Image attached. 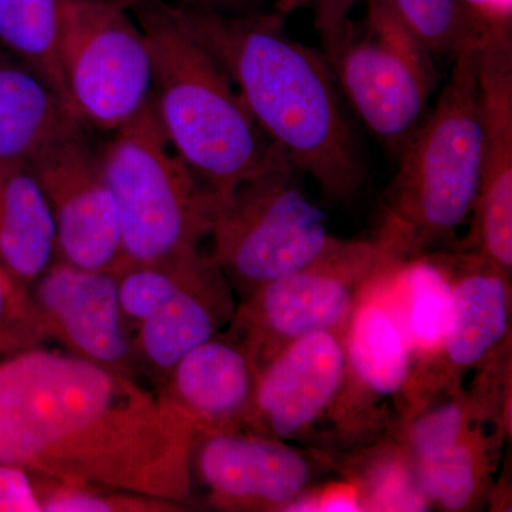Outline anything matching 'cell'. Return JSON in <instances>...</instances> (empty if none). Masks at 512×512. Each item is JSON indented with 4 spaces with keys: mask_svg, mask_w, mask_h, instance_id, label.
<instances>
[{
    "mask_svg": "<svg viewBox=\"0 0 512 512\" xmlns=\"http://www.w3.org/2000/svg\"><path fill=\"white\" fill-rule=\"evenodd\" d=\"M214 264L211 255L200 251L170 261L121 266L117 271L120 306L133 332Z\"/></svg>",
    "mask_w": 512,
    "mask_h": 512,
    "instance_id": "obj_24",
    "label": "cell"
},
{
    "mask_svg": "<svg viewBox=\"0 0 512 512\" xmlns=\"http://www.w3.org/2000/svg\"><path fill=\"white\" fill-rule=\"evenodd\" d=\"M143 2V0H119L121 8L124 9H133L137 3Z\"/></svg>",
    "mask_w": 512,
    "mask_h": 512,
    "instance_id": "obj_33",
    "label": "cell"
},
{
    "mask_svg": "<svg viewBox=\"0 0 512 512\" xmlns=\"http://www.w3.org/2000/svg\"><path fill=\"white\" fill-rule=\"evenodd\" d=\"M93 2L110 3V5L120 6L119 0H93ZM121 8V6H120Z\"/></svg>",
    "mask_w": 512,
    "mask_h": 512,
    "instance_id": "obj_34",
    "label": "cell"
},
{
    "mask_svg": "<svg viewBox=\"0 0 512 512\" xmlns=\"http://www.w3.org/2000/svg\"><path fill=\"white\" fill-rule=\"evenodd\" d=\"M195 440L146 384L67 350L0 357V463L187 505Z\"/></svg>",
    "mask_w": 512,
    "mask_h": 512,
    "instance_id": "obj_1",
    "label": "cell"
},
{
    "mask_svg": "<svg viewBox=\"0 0 512 512\" xmlns=\"http://www.w3.org/2000/svg\"><path fill=\"white\" fill-rule=\"evenodd\" d=\"M386 291L409 346L412 379L433 362L446 340L453 313L450 278L434 252L394 266Z\"/></svg>",
    "mask_w": 512,
    "mask_h": 512,
    "instance_id": "obj_21",
    "label": "cell"
},
{
    "mask_svg": "<svg viewBox=\"0 0 512 512\" xmlns=\"http://www.w3.org/2000/svg\"><path fill=\"white\" fill-rule=\"evenodd\" d=\"M28 165L52 208L57 261L89 271H119L124 265L119 212L100 154L84 131L46 148Z\"/></svg>",
    "mask_w": 512,
    "mask_h": 512,
    "instance_id": "obj_13",
    "label": "cell"
},
{
    "mask_svg": "<svg viewBox=\"0 0 512 512\" xmlns=\"http://www.w3.org/2000/svg\"><path fill=\"white\" fill-rule=\"evenodd\" d=\"M59 60L70 106L84 126L114 133L150 103V49L127 9L66 0Z\"/></svg>",
    "mask_w": 512,
    "mask_h": 512,
    "instance_id": "obj_9",
    "label": "cell"
},
{
    "mask_svg": "<svg viewBox=\"0 0 512 512\" xmlns=\"http://www.w3.org/2000/svg\"><path fill=\"white\" fill-rule=\"evenodd\" d=\"M83 131V121L52 87L23 64L0 59V163L29 164Z\"/></svg>",
    "mask_w": 512,
    "mask_h": 512,
    "instance_id": "obj_19",
    "label": "cell"
},
{
    "mask_svg": "<svg viewBox=\"0 0 512 512\" xmlns=\"http://www.w3.org/2000/svg\"><path fill=\"white\" fill-rule=\"evenodd\" d=\"M480 42L468 40L433 107L399 151L376 239L399 259L443 251L470 221L481 175Z\"/></svg>",
    "mask_w": 512,
    "mask_h": 512,
    "instance_id": "obj_4",
    "label": "cell"
},
{
    "mask_svg": "<svg viewBox=\"0 0 512 512\" xmlns=\"http://www.w3.org/2000/svg\"><path fill=\"white\" fill-rule=\"evenodd\" d=\"M256 379L248 353L221 332L187 353L154 392L190 420L197 434L244 430Z\"/></svg>",
    "mask_w": 512,
    "mask_h": 512,
    "instance_id": "obj_17",
    "label": "cell"
},
{
    "mask_svg": "<svg viewBox=\"0 0 512 512\" xmlns=\"http://www.w3.org/2000/svg\"><path fill=\"white\" fill-rule=\"evenodd\" d=\"M323 458L247 430L197 434L192 487L218 511H289L315 487Z\"/></svg>",
    "mask_w": 512,
    "mask_h": 512,
    "instance_id": "obj_11",
    "label": "cell"
},
{
    "mask_svg": "<svg viewBox=\"0 0 512 512\" xmlns=\"http://www.w3.org/2000/svg\"><path fill=\"white\" fill-rule=\"evenodd\" d=\"M66 0H0V45L70 106L59 43Z\"/></svg>",
    "mask_w": 512,
    "mask_h": 512,
    "instance_id": "obj_23",
    "label": "cell"
},
{
    "mask_svg": "<svg viewBox=\"0 0 512 512\" xmlns=\"http://www.w3.org/2000/svg\"><path fill=\"white\" fill-rule=\"evenodd\" d=\"M100 167L119 212L124 264L198 254L215 198L168 143L150 103L114 131Z\"/></svg>",
    "mask_w": 512,
    "mask_h": 512,
    "instance_id": "obj_5",
    "label": "cell"
},
{
    "mask_svg": "<svg viewBox=\"0 0 512 512\" xmlns=\"http://www.w3.org/2000/svg\"><path fill=\"white\" fill-rule=\"evenodd\" d=\"M480 187L460 251L512 272V35L490 36L478 53Z\"/></svg>",
    "mask_w": 512,
    "mask_h": 512,
    "instance_id": "obj_15",
    "label": "cell"
},
{
    "mask_svg": "<svg viewBox=\"0 0 512 512\" xmlns=\"http://www.w3.org/2000/svg\"><path fill=\"white\" fill-rule=\"evenodd\" d=\"M436 254L453 291L450 329L439 355L407 383L400 423L461 389L467 373L511 346V276L473 252Z\"/></svg>",
    "mask_w": 512,
    "mask_h": 512,
    "instance_id": "obj_10",
    "label": "cell"
},
{
    "mask_svg": "<svg viewBox=\"0 0 512 512\" xmlns=\"http://www.w3.org/2000/svg\"><path fill=\"white\" fill-rule=\"evenodd\" d=\"M46 339L120 375L143 382L133 329L121 311L117 271H89L56 261L29 285ZM146 384V383H144Z\"/></svg>",
    "mask_w": 512,
    "mask_h": 512,
    "instance_id": "obj_14",
    "label": "cell"
},
{
    "mask_svg": "<svg viewBox=\"0 0 512 512\" xmlns=\"http://www.w3.org/2000/svg\"><path fill=\"white\" fill-rule=\"evenodd\" d=\"M434 57L453 59L473 39L460 0H383ZM477 40V39H476Z\"/></svg>",
    "mask_w": 512,
    "mask_h": 512,
    "instance_id": "obj_25",
    "label": "cell"
},
{
    "mask_svg": "<svg viewBox=\"0 0 512 512\" xmlns=\"http://www.w3.org/2000/svg\"><path fill=\"white\" fill-rule=\"evenodd\" d=\"M473 39L512 35V0H460Z\"/></svg>",
    "mask_w": 512,
    "mask_h": 512,
    "instance_id": "obj_29",
    "label": "cell"
},
{
    "mask_svg": "<svg viewBox=\"0 0 512 512\" xmlns=\"http://www.w3.org/2000/svg\"><path fill=\"white\" fill-rule=\"evenodd\" d=\"M500 439V433L481 426L414 458V476L427 503L450 512L478 507L490 490Z\"/></svg>",
    "mask_w": 512,
    "mask_h": 512,
    "instance_id": "obj_22",
    "label": "cell"
},
{
    "mask_svg": "<svg viewBox=\"0 0 512 512\" xmlns=\"http://www.w3.org/2000/svg\"><path fill=\"white\" fill-rule=\"evenodd\" d=\"M315 10V28L319 35L339 28L349 19L357 0H309Z\"/></svg>",
    "mask_w": 512,
    "mask_h": 512,
    "instance_id": "obj_30",
    "label": "cell"
},
{
    "mask_svg": "<svg viewBox=\"0 0 512 512\" xmlns=\"http://www.w3.org/2000/svg\"><path fill=\"white\" fill-rule=\"evenodd\" d=\"M345 330L311 333L258 372L244 430L303 441L325 423L345 377Z\"/></svg>",
    "mask_w": 512,
    "mask_h": 512,
    "instance_id": "obj_16",
    "label": "cell"
},
{
    "mask_svg": "<svg viewBox=\"0 0 512 512\" xmlns=\"http://www.w3.org/2000/svg\"><path fill=\"white\" fill-rule=\"evenodd\" d=\"M235 309L234 291L214 264L134 329V352L143 382L158 389L187 353L231 323Z\"/></svg>",
    "mask_w": 512,
    "mask_h": 512,
    "instance_id": "obj_18",
    "label": "cell"
},
{
    "mask_svg": "<svg viewBox=\"0 0 512 512\" xmlns=\"http://www.w3.org/2000/svg\"><path fill=\"white\" fill-rule=\"evenodd\" d=\"M400 262L376 238L340 239L312 265L241 299L227 332L258 373L303 336L345 330L362 296Z\"/></svg>",
    "mask_w": 512,
    "mask_h": 512,
    "instance_id": "obj_8",
    "label": "cell"
},
{
    "mask_svg": "<svg viewBox=\"0 0 512 512\" xmlns=\"http://www.w3.org/2000/svg\"><path fill=\"white\" fill-rule=\"evenodd\" d=\"M387 274L362 296L346 325L345 377L326 419L336 437L353 443L372 439L386 426L379 404L393 403L400 420L412 370L409 346L387 295Z\"/></svg>",
    "mask_w": 512,
    "mask_h": 512,
    "instance_id": "obj_12",
    "label": "cell"
},
{
    "mask_svg": "<svg viewBox=\"0 0 512 512\" xmlns=\"http://www.w3.org/2000/svg\"><path fill=\"white\" fill-rule=\"evenodd\" d=\"M323 57L357 119L389 150H402L440 83L436 57L384 5L320 35Z\"/></svg>",
    "mask_w": 512,
    "mask_h": 512,
    "instance_id": "obj_7",
    "label": "cell"
},
{
    "mask_svg": "<svg viewBox=\"0 0 512 512\" xmlns=\"http://www.w3.org/2000/svg\"><path fill=\"white\" fill-rule=\"evenodd\" d=\"M153 63L151 106L177 156L214 195L264 173L286 156L258 127L227 74L160 0L133 8Z\"/></svg>",
    "mask_w": 512,
    "mask_h": 512,
    "instance_id": "obj_3",
    "label": "cell"
},
{
    "mask_svg": "<svg viewBox=\"0 0 512 512\" xmlns=\"http://www.w3.org/2000/svg\"><path fill=\"white\" fill-rule=\"evenodd\" d=\"M42 512H177L187 505L100 487L70 484L40 474Z\"/></svg>",
    "mask_w": 512,
    "mask_h": 512,
    "instance_id": "obj_26",
    "label": "cell"
},
{
    "mask_svg": "<svg viewBox=\"0 0 512 512\" xmlns=\"http://www.w3.org/2000/svg\"><path fill=\"white\" fill-rule=\"evenodd\" d=\"M45 340L29 286L0 264V357L35 348Z\"/></svg>",
    "mask_w": 512,
    "mask_h": 512,
    "instance_id": "obj_27",
    "label": "cell"
},
{
    "mask_svg": "<svg viewBox=\"0 0 512 512\" xmlns=\"http://www.w3.org/2000/svg\"><path fill=\"white\" fill-rule=\"evenodd\" d=\"M255 0H181L184 8L211 10L224 15H244L252 8Z\"/></svg>",
    "mask_w": 512,
    "mask_h": 512,
    "instance_id": "obj_31",
    "label": "cell"
},
{
    "mask_svg": "<svg viewBox=\"0 0 512 512\" xmlns=\"http://www.w3.org/2000/svg\"><path fill=\"white\" fill-rule=\"evenodd\" d=\"M308 2L309 0H279L278 9L281 10L282 15H285V13L291 12V10Z\"/></svg>",
    "mask_w": 512,
    "mask_h": 512,
    "instance_id": "obj_32",
    "label": "cell"
},
{
    "mask_svg": "<svg viewBox=\"0 0 512 512\" xmlns=\"http://www.w3.org/2000/svg\"><path fill=\"white\" fill-rule=\"evenodd\" d=\"M0 512H42L40 474L0 463Z\"/></svg>",
    "mask_w": 512,
    "mask_h": 512,
    "instance_id": "obj_28",
    "label": "cell"
},
{
    "mask_svg": "<svg viewBox=\"0 0 512 512\" xmlns=\"http://www.w3.org/2000/svg\"><path fill=\"white\" fill-rule=\"evenodd\" d=\"M57 261L55 218L28 164L0 163V264L26 286Z\"/></svg>",
    "mask_w": 512,
    "mask_h": 512,
    "instance_id": "obj_20",
    "label": "cell"
},
{
    "mask_svg": "<svg viewBox=\"0 0 512 512\" xmlns=\"http://www.w3.org/2000/svg\"><path fill=\"white\" fill-rule=\"evenodd\" d=\"M288 157L215 201L211 256L239 301L312 265L340 239L298 187Z\"/></svg>",
    "mask_w": 512,
    "mask_h": 512,
    "instance_id": "obj_6",
    "label": "cell"
},
{
    "mask_svg": "<svg viewBox=\"0 0 512 512\" xmlns=\"http://www.w3.org/2000/svg\"><path fill=\"white\" fill-rule=\"evenodd\" d=\"M173 13L293 167L329 201L353 200L365 181V163L322 53L286 35L281 15H224L184 6Z\"/></svg>",
    "mask_w": 512,
    "mask_h": 512,
    "instance_id": "obj_2",
    "label": "cell"
}]
</instances>
